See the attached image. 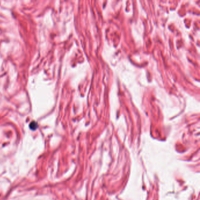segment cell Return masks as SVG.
<instances>
[{"mask_svg": "<svg viewBox=\"0 0 200 200\" xmlns=\"http://www.w3.org/2000/svg\"><path fill=\"white\" fill-rule=\"evenodd\" d=\"M37 124L35 122H33L30 124V128L32 130H35L37 128Z\"/></svg>", "mask_w": 200, "mask_h": 200, "instance_id": "6da1fadb", "label": "cell"}]
</instances>
